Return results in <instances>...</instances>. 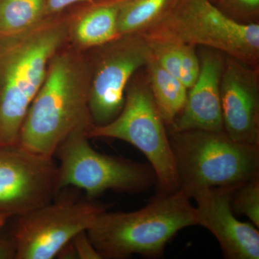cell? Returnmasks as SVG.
Masks as SVG:
<instances>
[{
  "label": "cell",
  "mask_w": 259,
  "mask_h": 259,
  "mask_svg": "<svg viewBox=\"0 0 259 259\" xmlns=\"http://www.w3.org/2000/svg\"><path fill=\"white\" fill-rule=\"evenodd\" d=\"M180 0H124L117 20L118 37L144 34L161 23Z\"/></svg>",
  "instance_id": "obj_17"
},
{
  "label": "cell",
  "mask_w": 259,
  "mask_h": 259,
  "mask_svg": "<svg viewBox=\"0 0 259 259\" xmlns=\"http://www.w3.org/2000/svg\"><path fill=\"white\" fill-rule=\"evenodd\" d=\"M136 76L127 85L119 115L106 125L93 126L88 136L118 139L137 148L151 163L160 193H171L180 185L168 132L146 74Z\"/></svg>",
  "instance_id": "obj_5"
},
{
  "label": "cell",
  "mask_w": 259,
  "mask_h": 259,
  "mask_svg": "<svg viewBox=\"0 0 259 259\" xmlns=\"http://www.w3.org/2000/svg\"><path fill=\"white\" fill-rule=\"evenodd\" d=\"M223 128L230 138L259 146V71L226 56L221 81Z\"/></svg>",
  "instance_id": "obj_11"
},
{
  "label": "cell",
  "mask_w": 259,
  "mask_h": 259,
  "mask_svg": "<svg viewBox=\"0 0 259 259\" xmlns=\"http://www.w3.org/2000/svg\"><path fill=\"white\" fill-rule=\"evenodd\" d=\"M89 129L80 127L61 143L54 157L59 159V188L84 191L95 199L107 190L134 192L146 190L156 180L146 165L103 154L89 142Z\"/></svg>",
  "instance_id": "obj_7"
},
{
  "label": "cell",
  "mask_w": 259,
  "mask_h": 259,
  "mask_svg": "<svg viewBox=\"0 0 259 259\" xmlns=\"http://www.w3.org/2000/svg\"><path fill=\"white\" fill-rule=\"evenodd\" d=\"M144 68L156 106L169 128L185 107L189 89L160 66L151 53Z\"/></svg>",
  "instance_id": "obj_16"
},
{
  "label": "cell",
  "mask_w": 259,
  "mask_h": 259,
  "mask_svg": "<svg viewBox=\"0 0 259 259\" xmlns=\"http://www.w3.org/2000/svg\"><path fill=\"white\" fill-rule=\"evenodd\" d=\"M180 189L189 197L214 187H237L259 176V146L243 144L223 132H169Z\"/></svg>",
  "instance_id": "obj_4"
},
{
  "label": "cell",
  "mask_w": 259,
  "mask_h": 259,
  "mask_svg": "<svg viewBox=\"0 0 259 259\" xmlns=\"http://www.w3.org/2000/svg\"><path fill=\"white\" fill-rule=\"evenodd\" d=\"M124 0H93L70 25V32L79 47L90 49L105 45L118 37L117 20Z\"/></svg>",
  "instance_id": "obj_14"
},
{
  "label": "cell",
  "mask_w": 259,
  "mask_h": 259,
  "mask_svg": "<svg viewBox=\"0 0 259 259\" xmlns=\"http://www.w3.org/2000/svg\"><path fill=\"white\" fill-rule=\"evenodd\" d=\"M73 247L76 258L102 259L88 236L87 231H83L73 238Z\"/></svg>",
  "instance_id": "obj_21"
},
{
  "label": "cell",
  "mask_w": 259,
  "mask_h": 259,
  "mask_svg": "<svg viewBox=\"0 0 259 259\" xmlns=\"http://www.w3.org/2000/svg\"><path fill=\"white\" fill-rule=\"evenodd\" d=\"M51 202L25 214L15 216L10 228L17 245L15 259L56 258L76 235L87 231L105 204L85 196L79 198L74 188Z\"/></svg>",
  "instance_id": "obj_8"
},
{
  "label": "cell",
  "mask_w": 259,
  "mask_h": 259,
  "mask_svg": "<svg viewBox=\"0 0 259 259\" xmlns=\"http://www.w3.org/2000/svg\"><path fill=\"white\" fill-rule=\"evenodd\" d=\"M91 65L70 51H58L29 107L18 145L54 158L58 146L73 131L93 127L90 110Z\"/></svg>",
  "instance_id": "obj_2"
},
{
  "label": "cell",
  "mask_w": 259,
  "mask_h": 259,
  "mask_svg": "<svg viewBox=\"0 0 259 259\" xmlns=\"http://www.w3.org/2000/svg\"><path fill=\"white\" fill-rule=\"evenodd\" d=\"M195 207L179 189L159 193L143 208L97 216L87 231L102 258L124 259L134 254L158 257L178 232L197 226Z\"/></svg>",
  "instance_id": "obj_3"
},
{
  "label": "cell",
  "mask_w": 259,
  "mask_h": 259,
  "mask_svg": "<svg viewBox=\"0 0 259 259\" xmlns=\"http://www.w3.org/2000/svg\"><path fill=\"white\" fill-rule=\"evenodd\" d=\"M91 1L93 0H47L45 17L58 14L72 5Z\"/></svg>",
  "instance_id": "obj_23"
},
{
  "label": "cell",
  "mask_w": 259,
  "mask_h": 259,
  "mask_svg": "<svg viewBox=\"0 0 259 259\" xmlns=\"http://www.w3.org/2000/svg\"><path fill=\"white\" fill-rule=\"evenodd\" d=\"M233 212L243 214L256 228L259 227V177L237 186L232 192Z\"/></svg>",
  "instance_id": "obj_19"
},
{
  "label": "cell",
  "mask_w": 259,
  "mask_h": 259,
  "mask_svg": "<svg viewBox=\"0 0 259 259\" xmlns=\"http://www.w3.org/2000/svg\"><path fill=\"white\" fill-rule=\"evenodd\" d=\"M17 245L10 230L0 232V259H15Z\"/></svg>",
  "instance_id": "obj_22"
},
{
  "label": "cell",
  "mask_w": 259,
  "mask_h": 259,
  "mask_svg": "<svg viewBox=\"0 0 259 259\" xmlns=\"http://www.w3.org/2000/svg\"><path fill=\"white\" fill-rule=\"evenodd\" d=\"M91 66L89 110L93 126L106 125L119 115L127 85L144 68L151 51L144 35H125L101 47Z\"/></svg>",
  "instance_id": "obj_9"
},
{
  "label": "cell",
  "mask_w": 259,
  "mask_h": 259,
  "mask_svg": "<svg viewBox=\"0 0 259 259\" xmlns=\"http://www.w3.org/2000/svg\"><path fill=\"white\" fill-rule=\"evenodd\" d=\"M47 0H0V35H9L36 25L45 17Z\"/></svg>",
  "instance_id": "obj_18"
},
{
  "label": "cell",
  "mask_w": 259,
  "mask_h": 259,
  "mask_svg": "<svg viewBox=\"0 0 259 259\" xmlns=\"http://www.w3.org/2000/svg\"><path fill=\"white\" fill-rule=\"evenodd\" d=\"M52 16L23 31L0 35V147L18 145L23 121L49 63L69 36L68 20Z\"/></svg>",
  "instance_id": "obj_1"
},
{
  "label": "cell",
  "mask_w": 259,
  "mask_h": 259,
  "mask_svg": "<svg viewBox=\"0 0 259 259\" xmlns=\"http://www.w3.org/2000/svg\"><path fill=\"white\" fill-rule=\"evenodd\" d=\"M142 35L208 48L258 66L259 24L236 23L208 0H180L161 23Z\"/></svg>",
  "instance_id": "obj_6"
},
{
  "label": "cell",
  "mask_w": 259,
  "mask_h": 259,
  "mask_svg": "<svg viewBox=\"0 0 259 259\" xmlns=\"http://www.w3.org/2000/svg\"><path fill=\"white\" fill-rule=\"evenodd\" d=\"M143 35L153 57L160 66L190 89L200 69L197 47L172 39Z\"/></svg>",
  "instance_id": "obj_15"
},
{
  "label": "cell",
  "mask_w": 259,
  "mask_h": 259,
  "mask_svg": "<svg viewBox=\"0 0 259 259\" xmlns=\"http://www.w3.org/2000/svg\"><path fill=\"white\" fill-rule=\"evenodd\" d=\"M10 218H10V216L6 215V214H0V228L5 226Z\"/></svg>",
  "instance_id": "obj_24"
},
{
  "label": "cell",
  "mask_w": 259,
  "mask_h": 259,
  "mask_svg": "<svg viewBox=\"0 0 259 259\" xmlns=\"http://www.w3.org/2000/svg\"><path fill=\"white\" fill-rule=\"evenodd\" d=\"M208 1L210 2V3H212V4H214L217 0H208Z\"/></svg>",
  "instance_id": "obj_25"
},
{
  "label": "cell",
  "mask_w": 259,
  "mask_h": 259,
  "mask_svg": "<svg viewBox=\"0 0 259 259\" xmlns=\"http://www.w3.org/2000/svg\"><path fill=\"white\" fill-rule=\"evenodd\" d=\"M214 5L236 23L259 24V0H217Z\"/></svg>",
  "instance_id": "obj_20"
},
{
  "label": "cell",
  "mask_w": 259,
  "mask_h": 259,
  "mask_svg": "<svg viewBox=\"0 0 259 259\" xmlns=\"http://www.w3.org/2000/svg\"><path fill=\"white\" fill-rule=\"evenodd\" d=\"M59 192L54 158L18 145L0 147V214L14 218L30 212L51 202Z\"/></svg>",
  "instance_id": "obj_10"
},
{
  "label": "cell",
  "mask_w": 259,
  "mask_h": 259,
  "mask_svg": "<svg viewBox=\"0 0 259 259\" xmlns=\"http://www.w3.org/2000/svg\"><path fill=\"white\" fill-rule=\"evenodd\" d=\"M235 187H214L194 192L192 197L197 202V225L215 237L226 258L258 259L256 227L253 223L238 221L233 214L231 194Z\"/></svg>",
  "instance_id": "obj_12"
},
{
  "label": "cell",
  "mask_w": 259,
  "mask_h": 259,
  "mask_svg": "<svg viewBox=\"0 0 259 259\" xmlns=\"http://www.w3.org/2000/svg\"><path fill=\"white\" fill-rule=\"evenodd\" d=\"M200 69L189 89L183 110L169 127V132L202 130L223 132L221 81L226 56L221 51L199 47Z\"/></svg>",
  "instance_id": "obj_13"
}]
</instances>
